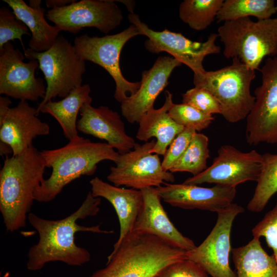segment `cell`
<instances>
[{"instance_id":"35","label":"cell","mask_w":277,"mask_h":277,"mask_svg":"<svg viewBox=\"0 0 277 277\" xmlns=\"http://www.w3.org/2000/svg\"><path fill=\"white\" fill-rule=\"evenodd\" d=\"M196 132L193 129L185 128L173 140L164 155L162 162L163 169L169 170L176 164L186 150L190 141Z\"/></svg>"},{"instance_id":"21","label":"cell","mask_w":277,"mask_h":277,"mask_svg":"<svg viewBox=\"0 0 277 277\" xmlns=\"http://www.w3.org/2000/svg\"><path fill=\"white\" fill-rule=\"evenodd\" d=\"M89 183L93 196L106 199L113 206L117 215L120 232L111 253H113L117 250L123 239L133 230L143 205L142 191L112 185L97 176L92 179Z\"/></svg>"},{"instance_id":"17","label":"cell","mask_w":277,"mask_h":277,"mask_svg":"<svg viewBox=\"0 0 277 277\" xmlns=\"http://www.w3.org/2000/svg\"><path fill=\"white\" fill-rule=\"evenodd\" d=\"M182 64L173 57L160 56L150 69L143 72L137 91L121 103L122 114L129 123H138L154 108L156 97L168 85L172 71Z\"/></svg>"},{"instance_id":"30","label":"cell","mask_w":277,"mask_h":277,"mask_svg":"<svg viewBox=\"0 0 277 277\" xmlns=\"http://www.w3.org/2000/svg\"><path fill=\"white\" fill-rule=\"evenodd\" d=\"M168 114L177 124L196 132L208 127L214 120L212 115L183 103H173L168 110Z\"/></svg>"},{"instance_id":"37","label":"cell","mask_w":277,"mask_h":277,"mask_svg":"<svg viewBox=\"0 0 277 277\" xmlns=\"http://www.w3.org/2000/svg\"><path fill=\"white\" fill-rule=\"evenodd\" d=\"M75 0H46L45 4L48 8L51 9L61 8L74 2Z\"/></svg>"},{"instance_id":"8","label":"cell","mask_w":277,"mask_h":277,"mask_svg":"<svg viewBox=\"0 0 277 277\" xmlns=\"http://www.w3.org/2000/svg\"><path fill=\"white\" fill-rule=\"evenodd\" d=\"M139 35L137 28L131 24L115 34L98 37L85 34L74 40L76 52L84 61L100 65L113 78L116 86L114 97L121 103L134 95L140 87V82H131L124 77L120 66L123 47L131 38Z\"/></svg>"},{"instance_id":"32","label":"cell","mask_w":277,"mask_h":277,"mask_svg":"<svg viewBox=\"0 0 277 277\" xmlns=\"http://www.w3.org/2000/svg\"><path fill=\"white\" fill-rule=\"evenodd\" d=\"M182 103L190 105L207 114H221V107L208 90L194 87L182 94Z\"/></svg>"},{"instance_id":"20","label":"cell","mask_w":277,"mask_h":277,"mask_svg":"<svg viewBox=\"0 0 277 277\" xmlns=\"http://www.w3.org/2000/svg\"><path fill=\"white\" fill-rule=\"evenodd\" d=\"M141 191L143 205L132 231L155 235L186 251L195 248L193 241L184 236L169 220L156 188L149 187Z\"/></svg>"},{"instance_id":"9","label":"cell","mask_w":277,"mask_h":277,"mask_svg":"<svg viewBox=\"0 0 277 277\" xmlns=\"http://www.w3.org/2000/svg\"><path fill=\"white\" fill-rule=\"evenodd\" d=\"M128 18L131 24L137 28L141 35L147 37L148 39L145 42L146 50L152 53H168L191 69L194 75L202 74L206 71L203 65L206 56L219 53L221 51L220 46L215 44L219 37L217 33L210 34L205 42H195L181 33L166 29L161 31H154L142 22L137 14L129 13Z\"/></svg>"},{"instance_id":"4","label":"cell","mask_w":277,"mask_h":277,"mask_svg":"<svg viewBox=\"0 0 277 277\" xmlns=\"http://www.w3.org/2000/svg\"><path fill=\"white\" fill-rule=\"evenodd\" d=\"M187 259V251L155 235L132 231L90 277H153L165 266Z\"/></svg>"},{"instance_id":"19","label":"cell","mask_w":277,"mask_h":277,"mask_svg":"<svg viewBox=\"0 0 277 277\" xmlns=\"http://www.w3.org/2000/svg\"><path fill=\"white\" fill-rule=\"evenodd\" d=\"M38 115L37 109L30 106L27 101H19L0 123V142L11 147L12 155L24 153L37 136L49 134V125Z\"/></svg>"},{"instance_id":"33","label":"cell","mask_w":277,"mask_h":277,"mask_svg":"<svg viewBox=\"0 0 277 277\" xmlns=\"http://www.w3.org/2000/svg\"><path fill=\"white\" fill-rule=\"evenodd\" d=\"M252 233L253 238H265L277 262V199L275 206L253 228Z\"/></svg>"},{"instance_id":"10","label":"cell","mask_w":277,"mask_h":277,"mask_svg":"<svg viewBox=\"0 0 277 277\" xmlns=\"http://www.w3.org/2000/svg\"><path fill=\"white\" fill-rule=\"evenodd\" d=\"M155 142L152 139L142 145L136 143L132 150L120 154L115 165L110 168L107 180L115 186L140 190L174 182L173 173L163 169L159 155L151 153Z\"/></svg>"},{"instance_id":"12","label":"cell","mask_w":277,"mask_h":277,"mask_svg":"<svg viewBox=\"0 0 277 277\" xmlns=\"http://www.w3.org/2000/svg\"><path fill=\"white\" fill-rule=\"evenodd\" d=\"M244 209L232 203L217 212L216 223L199 246L187 251V259L200 265L211 277H236L229 263L233 223Z\"/></svg>"},{"instance_id":"2","label":"cell","mask_w":277,"mask_h":277,"mask_svg":"<svg viewBox=\"0 0 277 277\" xmlns=\"http://www.w3.org/2000/svg\"><path fill=\"white\" fill-rule=\"evenodd\" d=\"M40 152L46 167L52 169L50 176L43 180L33 193L34 200L43 203L53 201L73 181L94 174L101 162L115 163L120 155L107 143L93 142L79 135L63 147Z\"/></svg>"},{"instance_id":"18","label":"cell","mask_w":277,"mask_h":277,"mask_svg":"<svg viewBox=\"0 0 277 277\" xmlns=\"http://www.w3.org/2000/svg\"><path fill=\"white\" fill-rule=\"evenodd\" d=\"M77 130L86 134L105 140L119 154L132 150L136 143L126 132L120 115L107 106L95 108L86 104L81 108Z\"/></svg>"},{"instance_id":"14","label":"cell","mask_w":277,"mask_h":277,"mask_svg":"<svg viewBox=\"0 0 277 277\" xmlns=\"http://www.w3.org/2000/svg\"><path fill=\"white\" fill-rule=\"evenodd\" d=\"M262 161V154L255 150L243 152L231 145H223L211 166L198 175L187 179L183 183L196 185L214 183L236 187L245 182H256Z\"/></svg>"},{"instance_id":"22","label":"cell","mask_w":277,"mask_h":277,"mask_svg":"<svg viewBox=\"0 0 277 277\" xmlns=\"http://www.w3.org/2000/svg\"><path fill=\"white\" fill-rule=\"evenodd\" d=\"M173 103L172 94L165 93V101L159 109L148 111L140 121L136 138L145 142L156 138V142L151 153L164 155L168 147L175 137L185 128L177 124L168 114V110Z\"/></svg>"},{"instance_id":"16","label":"cell","mask_w":277,"mask_h":277,"mask_svg":"<svg viewBox=\"0 0 277 277\" xmlns=\"http://www.w3.org/2000/svg\"><path fill=\"white\" fill-rule=\"evenodd\" d=\"M164 185L156 189L161 200L170 205L216 213L232 203L236 192V187L219 184L211 188L184 183Z\"/></svg>"},{"instance_id":"26","label":"cell","mask_w":277,"mask_h":277,"mask_svg":"<svg viewBox=\"0 0 277 277\" xmlns=\"http://www.w3.org/2000/svg\"><path fill=\"white\" fill-rule=\"evenodd\" d=\"M273 0H225L216 18L218 22L254 16L258 20L271 18L276 11Z\"/></svg>"},{"instance_id":"13","label":"cell","mask_w":277,"mask_h":277,"mask_svg":"<svg viewBox=\"0 0 277 277\" xmlns=\"http://www.w3.org/2000/svg\"><path fill=\"white\" fill-rule=\"evenodd\" d=\"M47 18L61 31L76 34L86 27H94L108 34L123 19L121 10L111 0H81L47 11Z\"/></svg>"},{"instance_id":"29","label":"cell","mask_w":277,"mask_h":277,"mask_svg":"<svg viewBox=\"0 0 277 277\" xmlns=\"http://www.w3.org/2000/svg\"><path fill=\"white\" fill-rule=\"evenodd\" d=\"M209 157V138L196 132L184 153L169 171L172 173L187 172L193 176L197 175L207 168V161Z\"/></svg>"},{"instance_id":"23","label":"cell","mask_w":277,"mask_h":277,"mask_svg":"<svg viewBox=\"0 0 277 277\" xmlns=\"http://www.w3.org/2000/svg\"><path fill=\"white\" fill-rule=\"evenodd\" d=\"M31 32L29 48L38 52L48 50L59 35L60 29L49 24L45 18V9L31 7L23 0H3Z\"/></svg>"},{"instance_id":"40","label":"cell","mask_w":277,"mask_h":277,"mask_svg":"<svg viewBox=\"0 0 277 277\" xmlns=\"http://www.w3.org/2000/svg\"><path fill=\"white\" fill-rule=\"evenodd\" d=\"M10 276V272L7 271L2 276V277H9Z\"/></svg>"},{"instance_id":"25","label":"cell","mask_w":277,"mask_h":277,"mask_svg":"<svg viewBox=\"0 0 277 277\" xmlns=\"http://www.w3.org/2000/svg\"><path fill=\"white\" fill-rule=\"evenodd\" d=\"M236 277H277V262L253 238L246 245L232 250Z\"/></svg>"},{"instance_id":"11","label":"cell","mask_w":277,"mask_h":277,"mask_svg":"<svg viewBox=\"0 0 277 277\" xmlns=\"http://www.w3.org/2000/svg\"><path fill=\"white\" fill-rule=\"evenodd\" d=\"M260 71L261 84L246 117V138L250 145L277 143V55L268 57Z\"/></svg>"},{"instance_id":"3","label":"cell","mask_w":277,"mask_h":277,"mask_svg":"<svg viewBox=\"0 0 277 277\" xmlns=\"http://www.w3.org/2000/svg\"><path fill=\"white\" fill-rule=\"evenodd\" d=\"M46 168L40 151L33 145L20 155L6 157L0 171V211L7 231L25 226Z\"/></svg>"},{"instance_id":"36","label":"cell","mask_w":277,"mask_h":277,"mask_svg":"<svg viewBox=\"0 0 277 277\" xmlns=\"http://www.w3.org/2000/svg\"><path fill=\"white\" fill-rule=\"evenodd\" d=\"M12 104L11 101L8 96L0 97V123L2 122L7 113H8L10 108V105Z\"/></svg>"},{"instance_id":"39","label":"cell","mask_w":277,"mask_h":277,"mask_svg":"<svg viewBox=\"0 0 277 277\" xmlns=\"http://www.w3.org/2000/svg\"><path fill=\"white\" fill-rule=\"evenodd\" d=\"M121 3H123L127 7L130 13H134L133 10L134 7V2L132 1H120Z\"/></svg>"},{"instance_id":"27","label":"cell","mask_w":277,"mask_h":277,"mask_svg":"<svg viewBox=\"0 0 277 277\" xmlns=\"http://www.w3.org/2000/svg\"><path fill=\"white\" fill-rule=\"evenodd\" d=\"M261 171L254 194L247 205L248 210L262 211L269 200L277 193V154H262Z\"/></svg>"},{"instance_id":"34","label":"cell","mask_w":277,"mask_h":277,"mask_svg":"<svg viewBox=\"0 0 277 277\" xmlns=\"http://www.w3.org/2000/svg\"><path fill=\"white\" fill-rule=\"evenodd\" d=\"M153 277H209V276L200 265L186 259L165 266Z\"/></svg>"},{"instance_id":"7","label":"cell","mask_w":277,"mask_h":277,"mask_svg":"<svg viewBox=\"0 0 277 277\" xmlns=\"http://www.w3.org/2000/svg\"><path fill=\"white\" fill-rule=\"evenodd\" d=\"M24 52L27 59L38 61L47 83L45 96L37 109L57 96L65 97L82 85L85 61L76 53L74 45L63 35H59L45 51L38 52L28 48Z\"/></svg>"},{"instance_id":"1","label":"cell","mask_w":277,"mask_h":277,"mask_svg":"<svg viewBox=\"0 0 277 277\" xmlns=\"http://www.w3.org/2000/svg\"><path fill=\"white\" fill-rule=\"evenodd\" d=\"M101 203V198L93 196L89 191L80 207L65 218L50 220L30 213L28 220L37 232L39 239L29 250L28 270H41L50 262L60 261L73 266H80L88 262L90 253L86 249L76 244L75 233L82 231L110 234L114 231L102 230L100 225L82 226L77 221L96 215L100 211Z\"/></svg>"},{"instance_id":"28","label":"cell","mask_w":277,"mask_h":277,"mask_svg":"<svg viewBox=\"0 0 277 277\" xmlns=\"http://www.w3.org/2000/svg\"><path fill=\"white\" fill-rule=\"evenodd\" d=\"M224 0H184L179 9L180 19L191 29L202 31L216 18Z\"/></svg>"},{"instance_id":"5","label":"cell","mask_w":277,"mask_h":277,"mask_svg":"<svg viewBox=\"0 0 277 277\" xmlns=\"http://www.w3.org/2000/svg\"><path fill=\"white\" fill-rule=\"evenodd\" d=\"M217 35L226 58H236L255 71L265 57L277 55V18L226 21L219 27Z\"/></svg>"},{"instance_id":"15","label":"cell","mask_w":277,"mask_h":277,"mask_svg":"<svg viewBox=\"0 0 277 277\" xmlns=\"http://www.w3.org/2000/svg\"><path fill=\"white\" fill-rule=\"evenodd\" d=\"M25 55L9 42L0 49V94L20 101H36L44 98L43 79L36 77L37 60L24 62Z\"/></svg>"},{"instance_id":"38","label":"cell","mask_w":277,"mask_h":277,"mask_svg":"<svg viewBox=\"0 0 277 277\" xmlns=\"http://www.w3.org/2000/svg\"><path fill=\"white\" fill-rule=\"evenodd\" d=\"M10 153H12L13 154V151L11 147L7 144L0 142L1 155L8 157V155Z\"/></svg>"},{"instance_id":"31","label":"cell","mask_w":277,"mask_h":277,"mask_svg":"<svg viewBox=\"0 0 277 277\" xmlns=\"http://www.w3.org/2000/svg\"><path fill=\"white\" fill-rule=\"evenodd\" d=\"M30 35L29 29L19 19L13 10L7 6L0 8V49L10 41L18 39L25 49L22 36Z\"/></svg>"},{"instance_id":"41","label":"cell","mask_w":277,"mask_h":277,"mask_svg":"<svg viewBox=\"0 0 277 277\" xmlns=\"http://www.w3.org/2000/svg\"><path fill=\"white\" fill-rule=\"evenodd\" d=\"M275 9H276V11L277 12V5H276Z\"/></svg>"},{"instance_id":"24","label":"cell","mask_w":277,"mask_h":277,"mask_svg":"<svg viewBox=\"0 0 277 277\" xmlns=\"http://www.w3.org/2000/svg\"><path fill=\"white\" fill-rule=\"evenodd\" d=\"M90 91L88 84L82 85L71 91L63 99L50 101L41 108H36L37 113L42 112L52 116L61 126L65 137L70 141L78 135L77 115L84 105L91 103Z\"/></svg>"},{"instance_id":"6","label":"cell","mask_w":277,"mask_h":277,"mask_svg":"<svg viewBox=\"0 0 277 277\" xmlns=\"http://www.w3.org/2000/svg\"><path fill=\"white\" fill-rule=\"evenodd\" d=\"M255 77V70L233 58L230 65L194 75L193 84L210 91L221 105V114L234 123L246 118L253 107L255 97L250 86Z\"/></svg>"}]
</instances>
